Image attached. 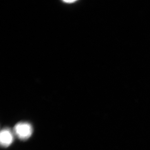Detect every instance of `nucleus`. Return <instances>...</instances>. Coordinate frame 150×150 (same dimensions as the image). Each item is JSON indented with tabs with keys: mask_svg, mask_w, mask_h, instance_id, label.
I'll list each match as a JSON object with an SVG mask.
<instances>
[{
	"mask_svg": "<svg viewBox=\"0 0 150 150\" xmlns=\"http://www.w3.org/2000/svg\"><path fill=\"white\" fill-rule=\"evenodd\" d=\"M14 136L11 131L9 129H4L1 130L0 134V142L1 146L7 147L13 142Z\"/></svg>",
	"mask_w": 150,
	"mask_h": 150,
	"instance_id": "obj_2",
	"label": "nucleus"
},
{
	"mask_svg": "<svg viewBox=\"0 0 150 150\" xmlns=\"http://www.w3.org/2000/svg\"><path fill=\"white\" fill-rule=\"evenodd\" d=\"M64 2H65V3H74L75 1H64Z\"/></svg>",
	"mask_w": 150,
	"mask_h": 150,
	"instance_id": "obj_3",
	"label": "nucleus"
},
{
	"mask_svg": "<svg viewBox=\"0 0 150 150\" xmlns=\"http://www.w3.org/2000/svg\"><path fill=\"white\" fill-rule=\"evenodd\" d=\"M15 133L18 139L25 140L29 139L33 133L31 125L27 122H19L15 126Z\"/></svg>",
	"mask_w": 150,
	"mask_h": 150,
	"instance_id": "obj_1",
	"label": "nucleus"
}]
</instances>
